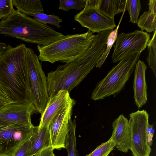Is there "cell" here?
<instances>
[{"label": "cell", "mask_w": 156, "mask_h": 156, "mask_svg": "<svg viewBox=\"0 0 156 156\" xmlns=\"http://www.w3.org/2000/svg\"><path fill=\"white\" fill-rule=\"evenodd\" d=\"M108 34L103 31L95 35L91 45L82 55L59 65L46 77L49 98L61 90L70 93L95 67L104 52Z\"/></svg>", "instance_id": "6da1fadb"}, {"label": "cell", "mask_w": 156, "mask_h": 156, "mask_svg": "<svg viewBox=\"0 0 156 156\" xmlns=\"http://www.w3.org/2000/svg\"><path fill=\"white\" fill-rule=\"evenodd\" d=\"M26 47L21 44L5 50L0 58V81L11 99L15 103L30 102L28 95Z\"/></svg>", "instance_id": "7a4b0ae2"}, {"label": "cell", "mask_w": 156, "mask_h": 156, "mask_svg": "<svg viewBox=\"0 0 156 156\" xmlns=\"http://www.w3.org/2000/svg\"><path fill=\"white\" fill-rule=\"evenodd\" d=\"M0 34L39 45H46L64 36L47 24L14 9L0 21Z\"/></svg>", "instance_id": "3957f363"}, {"label": "cell", "mask_w": 156, "mask_h": 156, "mask_svg": "<svg viewBox=\"0 0 156 156\" xmlns=\"http://www.w3.org/2000/svg\"><path fill=\"white\" fill-rule=\"evenodd\" d=\"M95 35L88 31L82 34L65 35L46 45H37L38 59L52 64L58 61L65 63L71 62L86 52L91 45Z\"/></svg>", "instance_id": "277c9868"}, {"label": "cell", "mask_w": 156, "mask_h": 156, "mask_svg": "<svg viewBox=\"0 0 156 156\" xmlns=\"http://www.w3.org/2000/svg\"><path fill=\"white\" fill-rule=\"evenodd\" d=\"M140 54L139 52L130 54L121 60L97 83L91 99L94 101L101 100L120 92L133 72Z\"/></svg>", "instance_id": "5b68a950"}, {"label": "cell", "mask_w": 156, "mask_h": 156, "mask_svg": "<svg viewBox=\"0 0 156 156\" xmlns=\"http://www.w3.org/2000/svg\"><path fill=\"white\" fill-rule=\"evenodd\" d=\"M25 60L29 101L36 112L42 114L49 98L46 77L38 56L32 48L26 47Z\"/></svg>", "instance_id": "8992f818"}, {"label": "cell", "mask_w": 156, "mask_h": 156, "mask_svg": "<svg viewBox=\"0 0 156 156\" xmlns=\"http://www.w3.org/2000/svg\"><path fill=\"white\" fill-rule=\"evenodd\" d=\"M34 126L0 121V156H12L32 136Z\"/></svg>", "instance_id": "52a82bcc"}, {"label": "cell", "mask_w": 156, "mask_h": 156, "mask_svg": "<svg viewBox=\"0 0 156 156\" xmlns=\"http://www.w3.org/2000/svg\"><path fill=\"white\" fill-rule=\"evenodd\" d=\"M130 150L133 156H149L151 147L148 144L147 129L149 114L143 110L129 114Z\"/></svg>", "instance_id": "ba28073f"}, {"label": "cell", "mask_w": 156, "mask_h": 156, "mask_svg": "<svg viewBox=\"0 0 156 156\" xmlns=\"http://www.w3.org/2000/svg\"><path fill=\"white\" fill-rule=\"evenodd\" d=\"M150 35L146 32L136 30L132 32L120 33L117 36L112 55L113 62L120 61L126 55L136 52L140 53L150 40Z\"/></svg>", "instance_id": "9c48e42d"}, {"label": "cell", "mask_w": 156, "mask_h": 156, "mask_svg": "<svg viewBox=\"0 0 156 156\" xmlns=\"http://www.w3.org/2000/svg\"><path fill=\"white\" fill-rule=\"evenodd\" d=\"M75 104L74 100L55 116L49 124L51 147L53 149L66 148L69 122L71 119L73 108Z\"/></svg>", "instance_id": "30bf717a"}, {"label": "cell", "mask_w": 156, "mask_h": 156, "mask_svg": "<svg viewBox=\"0 0 156 156\" xmlns=\"http://www.w3.org/2000/svg\"><path fill=\"white\" fill-rule=\"evenodd\" d=\"M74 20L93 33L113 30L116 27L114 19L108 18L94 8L84 7L75 15Z\"/></svg>", "instance_id": "8fae6325"}, {"label": "cell", "mask_w": 156, "mask_h": 156, "mask_svg": "<svg viewBox=\"0 0 156 156\" xmlns=\"http://www.w3.org/2000/svg\"><path fill=\"white\" fill-rule=\"evenodd\" d=\"M36 112L30 102L7 104L0 109V121L32 125L31 115Z\"/></svg>", "instance_id": "7c38bea8"}, {"label": "cell", "mask_w": 156, "mask_h": 156, "mask_svg": "<svg viewBox=\"0 0 156 156\" xmlns=\"http://www.w3.org/2000/svg\"><path fill=\"white\" fill-rule=\"evenodd\" d=\"M74 100L70 97L69 92L66 90H60L55 95L49 97L44 110L41 114L38 129L49 124L55 116Z\"/></svg>", "instance_id": "4fadbf2b"}, {"label": "cell", "mask_w": 156, "mask_h": 156, "mask_svg": "<svg viewBox=\"0 0 156 156\" xmlns=\"http://www.w3.org/2000/svg\"><path fill=\"white\" fill-rule=\"evenodd\" d=\"M113 131L110 139L115 144L116 149L127 153L130 148V130L128 119L122 114L112 123Z\"/></svg>", "instance_id": "5bb4252c"}, {"label": "cell", "mask_w": 156, "mask_h": 156, "mask_svg": "<svg viewBox=\"0 0 156 156\" xmlns=\"http://www.w3.org/2000/svg\"><path fill=\"white\" fill-rule=\"evenodd\" d=\"M147 68L143 61L138 60L134 71L133 89L134 98L136 105L141 108L147 101V86L145 73Z\"/></svg>", "instance_id": "9a60e30c"}, {"label": "cell", "mask_w": 156, "mask_h": 156, "mask_svg": "<svg viewBox=\"0 0 156 156\" xmlns=\"http://www.w3.org/2000/svg\"><path fill=\"white\" fill-rule=\"evenodd\" d=\"M49 124L38 129V126H34L32 136L30 138L31 146L30 156L36 155L42 150L51 147L49 131Z\"/></svg>", "instance_id": "2e32d148"}, {"label": "cell", "mask_w": 156, "mask_h": 156, "mask_svg": "<svg viewBox=\"0 0 156 156\" xmlns=\"http://www.w3.org/2000/svg\"><path fill=\"white\" fill-rule=\"evenodd\" d=\"M126 0H101L98 9L101 14L110 19H114L115 16L125 10Z\"/></svg>", "instance_id": "e0dca14e"}, {"label": "cell", "mask_w": 156, "mask_h": 156, "mask_svg": "<svg viewBox=\"0 0 156 156\" xmlns=\"http://www.w3.org/2000/svg\"><path fill=\"white\" fill-rule=\"evenodd\" d=\"M17 10L27 16L37 12L44 13L42 5L38 0H12Z\"/></svg>", "instance_id": "ac0fdd59"}, {"label": "cell", "mask_w": 156, "mask_h": 156, "mask_svg": "<svg viewBox=\"0 0 156 156\" xmlns=\"http://www.w3.org/2000/svg\"><path fill=\"white\" fill-rule=\"evenodd\" d=\"M141 30L151 33L156 31V14L149 11L144 12L140 16L137 23Z\"/></svg>", "instance_id": "d6986e66"}, {"label": "cell", "mask_w": 156, "mask_h": 156, "mask_svg": "<svg viewBox=\"0 0 156 156\" xmlns=\"http://www.w3.org/2000/svg\"><path fill=\"white\" fill-rule=\"evenodd\" d=\"M76 122L75 120H70L69 124V132L67 138L66 147L68 156H77L76 148Z\"/></svg>", "instance_id": "ffe728a7"}, {"label": "cell", "mask_w": 156, "mask_h": 156, "mask_svg": "<svg viewBox=\"0 0 156 156\" xmlns=\"http://www.w3.org/2000/svg\"><path fill=\"white\" fill-rule=\"evenodd\" d=\"M156 31L147 45L148 55L147 60L149 66L152 70L155 77H156Z\"/></svg>", "instance_id": "44dd1931"}, {"label": "cell", "mask_w": 156, "mask_h": 156, "mask_svg": "<svg viewBox=\"0 0 156 156\" xmlns=\"http://www.w3.org/2000/svg\"><path fill=\"white\" fill-rule=\"evenodd\" d=\"M32 16L34 19L42 23L51 24L58 28L61 27L60 24L63 22L62 19L54 14L48 15L44 13L37 12L33 14Z\"/></svg>", "instance_id": "7402d4cb"}, {"label": "cell", "mask_w": 156, "mask_h": 156, "mask_svg": "<svg viewBox=\"0 0 156 156\" xmlns=\"http://www.w3.org/2000/svg\"><path fill=\"white\" fill-rule=\"evenodd\" d=\"M141 6L139 0H126L125 9L128 11L131 23H137Z\"/></svg>", "instance_id": "603a6c76"}, {"label": "cell", "mask_w": 156, "mask_h": 156, "mask_svg": "<svg viewBox=\"0 0 156 156\" xmlns=\"http://www.w3.org/2000/svg\"><path fill=\"white\" fill-rule=\"evenodd\" d=\"M121 21V19L116 28L114 30H112L109 34L106 42L105 50L102 56L98 62L96 67L101 68L108 56L112 46L116 40L118 35V28Z\"/></svg>", "instance_id": "cb8c5ba5"}, {"label": "cell", "mask_w": 156, "mask_h": 156, "mask_svg": "<svg viewBox=\"0 0 156 156\" xmlns=\"http://www.w3.org/2000/svg\"><path fill=\"white\" fill-rule=\"evenodd\" d=\"M86 0H60L59 9L69 11L70 10H82L85 5Z\"/></svg>", "instance_id": "d4e9b609"}, {"label": "cell", "mask_w": 156, "mask_h": 156, "mask_svg": "<svg viewBox=\"0 0 156 156\" xmlns=\"http://www.w3.org/2000/svg\"><path fill=\"white\" fill-rule=\"evenodd\" d=\"M115 143L110 138L98 146L93 151L85 156H108L115 147Z\"/></svg>", "instance_id": "484cf974"}, {"label": "cell", "mask_w": 156, "mask_h": 156, "mask_svg": "<svg viewBox=\"0 0 156 156\" xmlns=\"http://www.w3.org/2000/svg\"><path fill=\"white\" fill-rule=\"evenodd\" d=\"M14 10L12 0H0V18L2 19L8 16Z\"/></svg>", "instance_id": "4316f807"}, {"label": "cell", "mask_w": 156, "mask_h": 156, "mask_svg": "<svg viewBox=\"0 0 156 156\" xmlns=\"http://www.w3.org/2000/svg\"><path fill=\"white\" fill-rule=\"evenodd\" d=\"M31 146L30 138L23 143L15 151L12 156H30Z\"/></svg>", "instance_id": "83f0119b"}, {"label": "cell", "mask_w": 156, "mask_h": 156, "mask_svg": "<svg viewBox=\"0 0 156 156\" xmlns=\"http://www.w3.org/2000/svg\"><path fill=\"white\" fill-rule=\"evenodd\" d=\"M154 132V129L153 128V125H151L148 123L147 127V133L148 144L151 147L152 145L153 137Z\"/></svg>", "instance_id": "f1b7e54d"}, {"label": "cell", "mask_w": 156, "mask_h": 156, "mask_svg": "<svg viewBox=\"0 0 156 156\" xmlns=\"http://www.w3.org/2000/svg\"><path fill=\"white\" fill-rule=\"evenodd\" d=\"M0 98L2 100L7 104L15 103L6 93L0 81Z\"/></svg>", "instance_id": "f546056e"}, {"label": "cell", "mask_w": 156, "mask_h": 156, "mask_svg": "<svg viewBox=\"0 0 156 156\" xmlns=\"http://www.w3.org/2000/svg\"><path fill=\"white\" fill-rule=\"evenodd\" d=\"M101 0H86L85 7L96 8L98 9Z\"/></svg>", "instance_id": "4dcf8cb0"}, {"label": "cell", "mask_w": 156, "mask_h": 156, "mask_svg": "<svg viewBox=\"0 0 156 156\" xmlns=\"http://www.w3.org/2000/svg\"><path fill=\"white\" fill-rule=\"evenodd\" d=\"M54 149L51 147L44 149L36 155V156H51Z\"/></svg>", "instance_id": "1f68e13d"}, {"label": "cell", "mask_w": 156, "mask_h": 156, "mask_svg": "<svg viewBox=\"0 0 156 156\" xmlns=\"http://www.w3.org/2000/svg\"><path fill=\"white\" fill-rule=\"evenodd\" d=\"M148 11L156 14V0H149Z\"/></svg>", "instance_id": "d6a6232c"}, {"label": "cell", "mask_w": 156, "mask_h": 156, "mask_svg": "<svg viewBox=\"0 0 156 156\" xmlns=\"http://www.w3.org/2000/svg\"><path fill=\"white\" fill-rule=\"evenodd\" d=\"M11 46L4 43L0 42V58L3 52Z\"/></svg>", "instance_id": "836d02e7"}, {"label": "cell", "mask_w": 156, "mask_h": 156, "mask_svg": "<svg viewBox=\"0 0 156 156\" xmlns=\"http://www.w3.org/2000/svg\"><path fill=\"white\" fill-rule=\"evenodd\" d=\"M6 105H7V104L2 100L0 98V109Z\"/></svg>", "instance_id": "e575fe53"}, {"label": "cell", "mask_w": 156, "mask_h": 156, "mask_svg": "<svg viewBox=\"0 0 156 156\" xmlns=\"http://www.w3.org/2000/svg\"><path fill=\"white\" fill-rule=\"evenodd\" d=\"M51 156H55V154L53 153L52 155Z\"/></svg>", "instance_id": "d590c367"}, {"label": "cell", "mask_w": 156, "mask_h": 156, "mask_svg": "<svg viewBox=\"0 0 156 156\" xmlns=\"http://www.w3.org/2000/svg\"><path fill=\"white\" fill-rule=\"evenodd\" d=\"M36 156V155H34V156Z\"/></svg>", "instance_id": "8d00e7d4"}, {"label": "cell", "mask_w": 156, "mask_h": 156, "mask_svg": "<svg viewBox=\"0 0 156 156\" xmlns=\"http://www.w3.org/2000/svg\"><path fill=\"white\" fill-rule=\"evenodd\" d=\"M0 19H1L0 18Z\"/></svg>", "instance_id": "74e56055"}, {"label": "cell", "mask_w": 156, "mask_h": 156, "mask_svg": "<svg viewBox=\"0 0 156 156\" xmlns=\"http://www.w3.org/2000/svg\"><path fill=\"white\" fill-rule=\"evenodd\" d=\"M0 19H1L0 18Z\"/></svg>", "instance_id": "f35d334b"}]
</instances>
